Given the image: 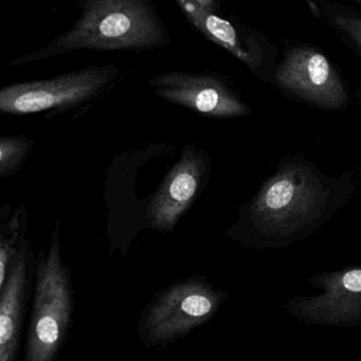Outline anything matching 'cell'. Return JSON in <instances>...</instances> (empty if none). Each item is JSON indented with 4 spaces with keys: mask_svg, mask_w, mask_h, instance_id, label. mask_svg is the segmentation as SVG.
Here are the masks:
<instances>
[{
    "mask_svg": "<svg viewBox=\"0 0 361 361\" xmlns=\"http://www.w3.org/2000/svg\"><path fill=\"white\" fill-rule=\"evenodd\" d=\"M353 173L324 175L303 154L283 159L277 171L241 208L231 229L248 247L284 248L315 233L350 199Z\"/></svg>",
    "mask_w": 361,
    "mask_h": 361,
    "instance_id": "6da1fadb",
    "label": "cell"
},
{
    "mask_svg": "<svg viewBox=\"0 0 361 361\" xmlns=\"http://www.w3.org/2000/svg\"><path fill=\"white\" fill-rule=\"evenodd\" d=\"M71 27L40 50L11 61V67L74 51L144 52L167 47L172 36L152 0H81Z\"/></svg>",
    "mask_w": 361,
    "mask_h": 361,
    "instance_id": "7a4b0ae2",
    "label": "cell"
},
{
    "mask_svg": "<svg viewBox=\"0 0 361 361\" xmlns=\"http://www.w3.org/2000/svg\"><path fill=\"white\" fill-rule=\"evenodd\" d=\"M76 312L71 267L64 262L61 223L55 222L48 252L40 250L23 361H57L69 338Z\"/></svg>",
    "mask_w": 361,
    "mask_h": 361,
    "instance_id": "3957f363",
    "label": "cell"
},
{
    "mask_svg": "<svg viewBox=\"0 0 361 361\" xmlns=\"http://www.w3.org/2000/svg\"><path fill=\"white\" fill-rule=\"evenodd\" d=\"M205 276L175 280L158 290L138 317L140 343L146 349H165L211 322L228 299Z\"/></svg>",
    "mask_w": 361,
    "mask_h": 361,
    "instance_id": "277c9868",
    "label": "cell"
},
{
    "mask_svg": "<svg viewBox=\"0 0 361 361\" xmlns=\"http://www.w3.org/2000/svg\"><path fill=\"white\" fill-rule=\"evenodd\" d=\"M121 75L114 63L93 65L46 80L16 82L0 90V111L10 116L66 112L107 92Z\"/></svg>",
    "mask_w": 361,
    "mask_h": 361,
    "instance_id": "5b68a950",
    "label": "cell"
},
{
    "mask_svg": "<svg viewBox=\"0 0 361 361\" xmlns=\"http://www.w3.org/2000/svg\"><path fill=\"white\" fill-rule=\"evenodd\" d=\"M148 87L167 103L203 118L227 120L251 112L228 80L215 72H163L150 78Z\"/></svg>",
    "mask_w": 361,
    "mask_h": 361,
    "instance_id": "8992f818",
    "label": "cell"
},
{
    "mask_svg": "<svg viewBox=\"0 0 361 361\" xmlns=\"http://www.w3.org/2000/svg\"><path fill=\"white\" fill-rule=\"evenodd\" d=\"M190 25L206 39L218 44L243 63L263 82H273L278 50L264 34L242 23L199 6L194 0H174Z\"/></svg>",
    "mask_w": 361,
    "mask_h": 361,
    "instance_id": "52a82bcc",
    "label": "cell"
},
{
    "mask_svg": "<svg viewBox=\"0 0 361 361\" xmlns=\"http://www.w3.org/2000/svg\"><path fill=\"white\" fill-rule=\"evenodd\" d=\"M273 84L297 99L329 110L349 103L347 85L329 57L315 47L288 49L276 68Z\"/></svg>",
    "mask_w": 361,
    "mask_h": 361,
    "instance_id": "ba28073f",
    "label": "cell"
},
{
    "mask_svg": "<svg viewBox=\"0 0 361 361\" xmlns=\"http://www.w3.org/2000/svg\"><path fill=\"white\" fill-rule=\"evenodd\" d=\"M309 282L321 293L286 301L284 309L290 316L311 326H361V267L318 274Z\"/></svg>",
    "mask_w": 361,
    "mask_h": 361,
    "instance_id": "9c48e42d",
    "label": "cell"
},
{
    "mask_svg": "<svg viewBox=\"0 0 361 361\" xmlns=\"http://www.w3.org/2000/svg\"><path fill=\"white\" fill-rule=\"evenodd\" d=\"M210 173L208 152L195 144L184 146L179 160L148 202V225L159 233H171L207 186Z\"/></svg>",
    "mask_w": 361,
    "mask_h": 361,
    "instance_id": "30bf717a",
    "label": "cell"
},
{
    "mask_svg": "<svg viewBox=\"0 0 361 361\" xmlns=\"http://www.w3.org/2000/svg\"><path fill=\"white\" fill-rule=\"evenodd\" d=\"M36 262L23 240L6 281L0 286V361H20L21 341L30 297L33 294Z\"/></svg>",
    "mask_w": 361,
    "mask_h": 361,
    "instance_id": "8fae6325",
    "label": "cell"
},
{
    "mask_svg": "<svg viewBox=\"0 0 361 361\" xmlns=\"http://www.w3.org/2000/svg\"><path fill=\"white\" fill-rule=\"evenodd\" d=\"M312 10L324 18L345 44L361 55V13L333 0H307Z\"/></svg>",
    "mask_w": 361,
    "mask_h": 361,
    "instance_id": "7c38bea8",
    "label": "cell"
},
{
    "mask_svg": "<svg viewBox=\"0 0 361 361\" xmlns=\"http://www.w3.org/2000/svg\"><path fill=\"white\" fill-rule=\"evenodd\" d=\"M28 214L25 206L20 205L0 231V286H4L8 269L25 239Z\"/></svg>",
    "mask_w": 361,
    "mask_h": 361,
    "instance_id": "4fadbf2b",
    "label": "cell"
},
{
    "mask_svg": "<svg viewBox=\"0 0 361 361\" xmlns=\"http://www.w3.org/2000/svg\"><path fill=\"white\" fill-rule=\"evenodd\" d=\"M35 140L25 135H2L0 137V178L17 175L34 149Z\"/></svg>",
    "mask_w": 361,
    "mask_h": 361,
    "instance_id": "5bb4252c",
    "label": "cell"
},
{
    "mask_svg": "<svg viewBox=\"0 0 361 361\" xmlns=\"http://www.w3.org/2000/svg\"><path fill=\"white\" fill-rule=\"evenodd\" d=\"M194 1L205 8L206 10L210 11V12L222 15L223 11L220 0H194Z\"/></svg>",
    "mask_w": 361,
    "mask_h": 361,
    "instance_id": "9a60e30c",
    "label": "cell"
},
{
    "mask_svg": "<svg viewBox=\"0 0 361 361\" xmlns=\"http://www.w3.org/2000/svg\"><path fill=\"white\" fill-rule=\"evenodd\" d=\"M348 1L353 2V4H357L361 6V0H348Z\"/></svg>",
    "mask_w": 361,
    "mask_h": 361,
    "instance_id": "2e32d148",
    "label": "cell"
},
{
    "mask_svg": "<svg viewBox=\"0 0 361 361\" xmlns=\"http://www.w3.org/2000/svg\"><path fill=\"white\" fill-rule=\"evenodd\" d=\"M358 94H360L361 97V89H360V91H358Z\"/></svg>",
    "mask_w": 361,
    "mask_h": 361,
    "instance_id": "e0dca14e",
    "label": "cell"
}]
</instances>
